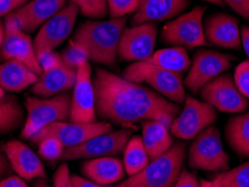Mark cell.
<instances>
[{
  "instance_id": "cell-1",
  "label": "cell",
  "mask_w": 249,
  "mask_h": 187,
  "mask_svg": "<svg viewBox=\"0 0 249 187\" xmlns=\"http://www.w3.org/2000/svg\"><path fill=\"white\" fill-rule=\"evenodd\" d=\"M97 115L107 122L135 128L145 121H160L170 128L180 105L162 95L104 68L93 76Z\"/></svg>"
},
{
  "instance_id": "cell-2",
  "label": "cell",
  "mask_w": 249,
  "mask_h": 187,
  "mask_svg": "<svg viewBox=\"0 0 249 187\" xmlns=\"http://www.w3.org/2000/svg\"><path fill=\"white\" fill-rule=\"evenodd\" d=\"M126 23V18L86 21L76 29L71 42L86 52L89 61L112 67Z\"/></svg>"
},
{
  "instance_id": "cell-3",
  "label": "cell",
  "mask_w": 249,
  "mask_h": 187,
  "mask_svg": "<svg viewBox=\"0 0 249 187\" xmlns=\"http://www.w3.org/2000/svg\"><path fill=\"white\" fill-rule=\"evenodd\" d=\"M185 160V145L173 146L157 158L149 161L144 170L112 187H173L180 177Z\"/></svg>"
},
{
  "instance_id": "cell-4",
  "label": "cell",
  "mask_w": 249,
  "mask_h": 187,
  "mask_svg": "<svg viewBox=\"0 0 249 187\" xmlns=\"http://www.w3.org/2000/svg\"><path fill=\"white\" fill-rule=\"evenodd\" d=\"M27 117L20 136L31 139L50 124L68 121L71 111V94L63 92L51 98L28 97L25 102Z\"/></svg>"
},
{
  "instance_id": "cell-5",
  "label": "cell",
  "mask_w": 249,
  "mask_h": 187,
  "mask_svg": "<svg viewBox=\"0 0 249 187\" xmlns=\"http://www.w3.org/2000/svg\"><path fill=\"white\" fill-rule=\"evenodd\" d=\"M123 78L131 82L146 83L152 89L174 103L185 100V86L181 73H174L153 67L147 62L130 64L123 72Z\"/></svg>"
},
{
  "instance_id": "cell-6",
  "label": "cell",
  "mask_w": 249,
  "mask_h": 187,
  "mask_svg": "<svg viewBox=\"0 0 249 187\" xmlns=\"http://www.w3.org/2000/svg\"><path fill=\"white\" fill-rule=\"evenodd\" d=\"M189 165L193 170L207 171L229 170V156L223 149L217 127H208L194 138L189 148Z\"/></svg>"
},
{
  "instance_id": "cell-7",
  "label": "cell",
  "mask_w": 249,
  "mask_h": 187,
  "mask_svg": "<svg viewBox=\"0 0 249 187\" xmlns=\"http://www.w3.org/2000/svg\"><path fill=\"white\" fill-rule=\"evenodd\" d=\"M207 7L196 6L168 21L162 29L163 43L171 46L196 49L208 45L204 36L203 16Z\"/></svg>"
},
{
  "instance_id": "cell-8",
  "label": "cell",
  "mask_w": 249,
  "mask_h": 187,
  "mask_svg": "<svg viewBox=\"0 0 249 187\" xmlns=\"http://www.w3.org/2000/svg\"><path fill=\"white\" fill-rule=\"evenodd\" d=\"M184 108L172 121L170 130L183 140H191L217 120V110L206 101L186 97Z\"/></svg>"
},
{
  "instance_id": "cell-9",
  "label": "cell",
  "mask_w": 249,
  "mask_h": 187,
  "mask_svg": "<svg viewBox=\"0 0 249 187\" xmlns=\"http://www.w3.org/2000/svg\"><path fill=\"white\" fill-rule=\"evenodd\" d=\"M79 13L78 7L70 2L42 25L33 40L37 60L43 54L53 52L71 35Z\"/></svg>"
},
{
  "instance_id": "cell-10",
  "label": "cell",
  "mask_w": 249,
  "mask_h": 187,
  "mask_svg": "<svg viewBox=\"0 0 249 187\" xmlns=\"http://www.w3.org/2000/svg\"><path fill=\"white\" fill-rule=\"evenodd\" d=\"M111 130V123L107 121H97V122L91 123L61 121V122H55L45 127L29 140L33 144H38L44 138L54 137L58 139L67 149L76 147L98 135L109 133Z\"/></svg>"
},
{
  "instance_id": "cell-11",
  "label": "cell",
  "mask_w": 249,
  "mask_h": 187,
  "mask_svg": "<svg viewBox=\"0 0 249 187\" xmlns=\"http://www.w3.org/2000/svg\"><path fill=\"white\" fill-rule=\"evenodd\" d=\"M131 130L124 128L122 130L109 131L98 135L76 147L67 148L61 160L94 159L101 157H112L124 153L127 142L131 138Z\"/></svg>"
},
{
  "instance_id": "cell-12",
  "label": "cell",
  "mask_w": 249,
  "mask_h": 187,
  "mask_svg": "<svg viewBox=\"0 0 249 187\" xmlns=\"http://www.w3.org/2000/svg\"><path fill=\"white\" fill-rule=\"evenodd\" d=\"M92 69L89 61L76 68V80L71 94L70 121L80 123L97 122L96 92H94Z\"/></svg>"
},
{
  "instance_id": "cell-13",
  "label": "cell",
  "mask_w": 249,
  "mask_h": 187,
  "mask_svg": "<svg viewBox=\"0 0 249 187\" xmlns=\"http://www.w3.org/2000/svg\"><path fill=\"white\" fill-rule=\"evenodd\" d=\"M230 56L210 50H201L193 56L189 73L184 79V86L192 93L200 92V90L211 82L212 80L223 74L231 67Z\"/></svg>"
},
{
  "instance_id": "cell-14",
  "label": "cell",
  "mask_w": 249,
  "mask_h": 187,
  "mask_svg": "<svg viewBox=\"0 0 249 187\" xmlns=\"http://www.w3.org/2000/svg\"><path fill=\"white\" fill-rule=\"evenodd\" d=\"M201 98L218 111L243 113L248 108V100L238 90L233 76L221 74L200 90Z\"/></svg>"
},
{
  "instance_id": "cell-15",
  "label": "cell",
  "mask_w": 249,
  "mask_h": 187,
  "mask_svg": "<svg viewBox=\"0 0 249 187\" xmlns=\"http://www.w3.org/2000/svg\"><path fill=\"white\" fill-rule=\"evenodd\" d=\"M157 26L153 23L133 25L124 28L120 36L118 55L126 62H144L152 56L155 50Z\"/></svg>"
},
{
  "instance_id": "cell-16",
  "label": "cell",
  "mask_w": 249,
  "mask_h": 187,
  "mask_svg": "<svg viewBox=\"0 0 249 187\" xmlns=\"http://www.w3.org/2000/svg\"><path fill=\"white\" fill-rule=\"evenodd\" d=\"M0 56L6 61L21 62L37 75L42 74L31 37L8 17L5 21V37L0 47Z\"/></svg>"
},
{
  "instance_id": "cell-17",
  "label": "cell",
  "mask_w": 249,
  "mask_h": 187,
  "mask_svg": "<svg viewBox=\"0 0 249 187\" xmlns=\"http://www.w3.org/2000/svg\"><path fill=\"white\" fill-rule=\"evenodd\" d=\"M69 0H29L8 17L25 33L34 32L67 6Z\"/></svg>"
},
{
  "instance_id": "cell-18",
  "label": "cell",
  "mask_w": 249,
  "mask_h": 187,
  "mask_svg": "<svg viewBox=\"0 0 249 187\" xmlns=\"http://www.w3.org/2000/svg\"><path fill=\"white\" fill-rule=\"evenodd\" d=\"M204 36L208 44L228 50H239L241 35L238 20L228 14L211 15L204 24Z\"/></svg>"
},
{
  "instance_id": "cell-19",
  "label": "cell",
  "mask_w": 249,
  "mask_h": 187,
  "mask_svg": "<svg viewBox=\"0 0 249 187\" xmlns=\"http://www.w3.org/2000/svg\"><path fill=\"white\" fill-rule=\"evenodd\" d=\"M13 170L25 181L45 178V168L39 157L19 140H12L3 146Z\"/></svg>"
},
{
  "instance_id": "cell-20",
  "label": "cell",
  "mask_w": 249,
  "mask_h": 187,
  "mask_svg": "<svg viewBox=\"0 0 249 187\" xmlns=\"http://www.w3.org/2000/svg\"><path fill=\"white\" fill-rule=\"evenodd\" d=\"M75 80L76 69L69 68L63 62H61L55 68L43 72L38 76L37 82L32 86V93L39 98L55 97L72 89Z\"/></svg>"
},
{
  "instance_id": "cell-21",
  "label": "cell",
  "mask_w": 249,
  "mask_h": 187,
  "mask_svg": "<svg viewBox=\"0 0 249 187\" xmlns=\"http://www.w3.org/2000/svg\"><path fill=\"white\" fill-rule=\"evenodd\" d=\"M190 0H141L137 12L131 17L133 25L156 23L180 16Z\"/></svg>"
},
{
  "instance_id": "cell-22",
  "label": "cell",
  "mask_w": 249,
  "mask_h": 187,
  "mask_svg": "<svg viewBox=\"0 0 249 187\" xmlns=\"http://www.w3.org/2000/svg\"><path fill=\"white\" fill-rule=\"evenodd\" d=\"M82 173L99 185L109 186L122 181L126 171L123 161L112 156L88 159L82 165Z\"/></svg>"
},
{
  "instance_id": "cell-23",
  "label": "cell",
  "mask_w": 249,
  "mask_h": 187,
  "mask_svg": "<svg viewBox=\"0 0 249 187\" xmlns=\"http://www.w3.org/2000/svg\"><path fill=\"white\" fill-rule=\"evenodd\" d=\"M34 71L18 61H6L0 64V87L8 92H20L37 82Z\"/></svg>"
},
{
  "instance_id": "cell-24",
  "label": "cell",
  "mask_w": 249,
  "mask_h": 187,
  "mask_svg": "<svg viewBox=\"0 0 249 187\" xmlns=\"http://www.w3.org/2000/svg\"><path fill=\"white\" fill-rule=\"evenodd\" d=\"M142 140L147 152L149 159L153 160L166 153L174 144L173 137L168 128L160 121H145L142 122Z\"/></svg>"
},
{
  "instance_id": "cell-25",
  "label": "cell",
  "mask_w": 249,
  "mask_h": 187,
  "mask_svg": "<svg viewBox=\"0 0 249 187\" xmlns=\"http://www.w3.org/2000/svg\"><path fill=\"white\" fill-rule=\"evenodd\" d=\"M153 67L166 69L174 73H182L191 67V60L184 47L172 46L159 50L152 54V56L144 61Z\"/></svg>"
},
{
  "instance_id": "cell-26",
  "label": "cell",
  "mask_w": 249,
  "mask_h": 187,
  "mask_svg": "<svg viewBox=\"0 0 249 187\" xmlns=\"http://www.w3.org/2000/svg\"><path fill=\"white\" fill-rule=\"evenodd\" d=\"M230 147L240 157H249V111L233 117L226 128Z\"/></svg>"
},
{
  "instance_id": "cell-27",
  "label": "cell",
  "mask_w": 249,
  "mask_h": 187,
  "mask_svg": "<svg viewBox=\"0 0 249 187\" xmlns=\"http://www.w3.org/2000/svg\"><path fill=\"white\" fill-rule=\"evenodd\" d=\"M149 156L144 144H142V137L139 136H131L128 140L126 147L124 150V171L129 176L137 174L149 164Z\"/></svg>"
},
{
  "instance_id": "cell-28",
  "label": "cell",
  "mask_w": 249,
  "mask_h": 187,
  "mask_svg": "<svg viewBox=\"0 0 249 187\" xmlns=\"http://www.w3.org/2000/svg\"><path fill=\"white\" fill-rule=\"evenodd\" d=\"M24 113L14 97L0 99V133L13 131L21 123Z\"/></svg>"
},
{
  "instance_id": "cell-29",
  "label": "cell",
  "mask_w": 249,
  "mask_h": 187,
  "mask_svg": "<svg viewBox=\"0 0 249 187\" xmlns=\"http://www.w3.org/2000/svg\"><path fill=\"white\" fill-rule=\"evenodd\" d=\"M221 187H249V161L214 176Z\"/></svg>"
},
{
  "instance_id": "cell-30",
  "label": "cell",
  "mask_w": 249,
  "mask_h": 187,
  "mask_svg": "<svg viewBox=\"0 0 249 187\" xmlns=\"http://www.w3.org/2000/svg\"><path fill=\"white\" fill-rule=\"evenodd\" d=\"M70 2L74 3L84 17L101 19L108 15L107 0H70Z\"/></svg>"
},
{
  "instance_id": "cell-31",
  "label": "cell",
  "mask_w": 249,
  "mask_h": 187,
  "mask_svg": "<svg viewBox=\"0 0 249 187\" xmlns=\"http://www.w3.org/2000/svg\"><path fill=\"white\" fill-rule=\"evenodd\" d=\"M38 153L44 159L49 161L61 160V157L65 152L63 144L54 137L44 138L38 142Z\"/></svg>"
},
{
  "instance_id": "cell-32",
  "label": "cell",
  "mask_w": 249,
  "mask_h": 187,
  "mask_svg": "<svg viewBox=\"0 0 249 187\" xmlns=\"http://www.w3.org/2000/svg\"><path fill=\"white\" fill-rule=\"evenodd\" d=\"M108 14L111 19L124 18V16L137 12L141 0H107Z\"/></svg>"
},
{
  "instance_id": "cell-33",
  "label": "cell",
  "mask_w": 249,
  "mask_h": 187,
  "mask_svg": "<svg viewBox=\"0 0 249 187\" xmlns=\"http://www.w3.org/2000/svg\"><path fill=\"white\" fill-rule=\"evenodd\" d=\"M62 62L67 65V67L71 68L73 69H76L80 65L83 64L84 62L89 61L86 52L82 49H80L78 45H75L74 43L70 40L69 46L63 51V53L61 54Z\"/></svg>"
},
{
  "instance_id": "cell-34",
  "label": "cell",
  "mask_w": 249,
  "mask_h": 187,
  "mask_svg": "<svg viewBox=\"0 0 249 187\" xmlns=\"http://www.w3.org/2000/svg\"><path fill=\"white\" fill-rule=\"evenodd\" d=\"M233 81L240 93L249 100V61L241 62L236 68Z\"/></svg>"
},
{
  "instance_id": "cell-35",
  "label": "cell",
  "mask_w": 249,
  "mask_h": 187,
  "mask_svg": "<svg viewBox=\"0 0 249 187\" xmlns=\"http://www.w3.org/2000/svg\"><path fill=\"white\" fill-rule=\"evenodd\" d=\"M54 187H74L72 183L71 173H70L69 166L67 164H62L54 174L53 177Z\"/></svg>"
},
{
  "instance_id": "cell-36",
  "label": "cell",
  "mask_w": 249,
  "mask_h": 187,
  "mask_svg": "<svg viewBox=\"0 0 249 187\" xmlns=\"http://www.w3.org/2000/svg\"><path fill=\"white\" fill-rule=\"evenodd\" d=\"M62 62L61 55L53 52L43 54L42 56L38 57V63L39 67L42 68V73L45 71H49V69L55 68L56 65H58Z\"/></svg>"
},
{
  "instance_id": "cell-37",
  "label": "cell",
  "mask_w": 249,
  "mask_h": 187,
  "mask_svg": "<svg viewBox=\"0 0 249 187\" xmlns=\"http://www.w3.org/2000/svg\"><path fill=\"white\" fill-rule=\"evenodd\" d=\"M173 187H200V183L197 181L196 174L191 173L188 170H182L180 177L175 183Z\"/></svg>"
},
{
  "instance_id": "cell-38",
  "label": "cell",
  "mask_w": 249,
  "mask_h": 187,
  "mask_svg": "<svg viewBox=\"0 0 249 187\" xmlns=\"http://www.w3.org/2000/svg\"><path fill=\"white\" fill-rule=\"evenodd\" d=\"M222 1L228 5L233 12L249 20V0H222Z\"/></svg>"
},
{
  "instance_id": "cell-39",
  "label": "cell",
  "mask_w": 249,
  "mask_h": 187,
  "mask_svg": "<svg viewBox=\"0 0 249 187\" xmlns=\"http://www.w3.org/2000/svg\"><path fill=\"white\" fill-rule=\"evenodd\" d=\"M28 1L29 0H0V17L8 16Z\"/></svg>"
},
{
  "instance_id": "cell-40",
  "label": "cell",
  "mask_w": 249,
  "mask_h": 187,
  "mask_svg": "<svg viewBox=\"0 0 249 187\" xmlns=\"http://www.w3.org/2000/svg\"><path fill=\"white\" fill-rule=\"evenodd\" d=\"M0 187H29L25 179L18 175H9L7 177L0 179Z\"/></svg>"
},
{
  "instance_id": "cell-41",
  "label": "cell",
  "mask_w": 249,
  "mask_h": 187,
  "mask_svg": "<svg viewBox=\"0 0 249 187\" xmlns=\"http://www.w3.org/2000/svg\"><path fill=\"white\" fill-rule=\"evenodd\" d=\"M13 168L10 166V163L7 158L3 147H0V179L7 177L12 174Z\"/></svg>"
},
{
  "instance_id": "cell-42",
  "label": "cell",
  "mask_w": 249,
  "mask_h": 187,
  "mask_svg": "<svg viewBox=\"0 0 249 187\" xmlns=\"http://www.w3.org/2000/svg\"><path fill=\"white\" fill-rule=\"evenodd\" d=\"M71 178L74 187H102L101 185L97 184V183L90 181L88 178L81 177L79 175H71Z\"/></svg>"
},
{
  "instance_id": "cell-43",
  "label": "cell",
  "mask_w": 249,
  "mask_h": 187,
  "mask_svg": "<svg viewBox=\"0 0 249 187\" xmlns=\"http://www.w3.org/2000/svg\"><path fill=\"white\" fill-rule=\"evenodd\" d=\"M241 35V46L249 58V26H244L240 29Z\"/></svg>"
},
{
  "instance_id": "cell-44",
  "label": "cell",
  "mask_w": 249,
  "mask_h": 187,
  "mask_svg": "<svg viewBox=\"0 0 249 187\" xmlns=\"http://www.w3.org/2000/svg\"><path fill=\"white\" fill-rule=\"evenodd\" d=\"M200 187H221L219 184L217 179H212V181H206V179H202L200 182Z\"/></svg>"
},
{
  "instance_id": "cell-45",
  "label": "cell",
  "mask_w": 249,
  "mask_h": 187,
  "mask_svg": "<svg viewBox=\"0 0 249 187\" xmlns=\"http://www.w3.org/2000/svg\"><path fill=\"white\" fill-rule=\"evenodd\" d=\"M34 187H51V186L45 178H38L36 179Z\"/></svg>"
},
{
  "instance_id": "cell-46",
  "label": "cell",
  "mask_w": 249,
  "mask_h": 187,
  "mask_svg": "<svg viewBox=\"0 0 249 187\" xmlns=\"http://www.w3.org/2000/svg\"><path fill=\"white\" fill-rule=\"evenodd\" d=\"M3 37H5V26L1 24V21H0V47L2 45V42H3Z\"/></svg>"
},
{
  "instance_id": "cell-47",
  "label": "cell",
  "mask_w": 249,
  "mask_h": 187,
  "mask_svg": "<svg viewBox=\"0 0 249 187\" xmlns=\"http://www.w3.org/2000/svg\"><path fill=\"white\" fill-rule=\"evenodd\" d=\"M203 1L213 3V5H218V6H225V3H223L222 0H203Z\"/></svg>"
},
{
  "instance_id": "cell-48",
  "label": "cell",
  "mask_w": 249,
  "mask_h": 187,
  "mask_svg": "<svg viewBox=\"0 0 249 187\" xmlns=\"http://www.w3.org/2000/svg\"><path fill=\"white\" fill-rule=\"evenodd\" d=\"M3 97H5V91H3L1 87H0V99H2Z\"/></svg>"
}]
</instances>
